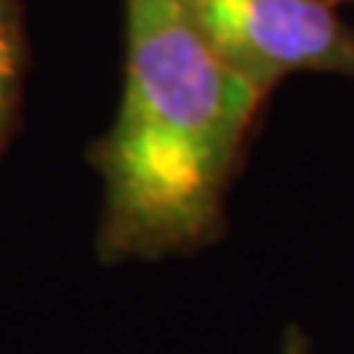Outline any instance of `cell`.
I'll list each match as a JSON object with an SVG mask.
<instances>
[{"label": "cell", "instance_id": "6da1fadb", "mask_svg": "<svg viewBox=\"0 0 354 354\" xmlns=\"http://www.w3.org/2000/svg\"><path fill=\"white\" fill-rule=\"evenodd\" d=\"M124 92L95 148L97 251L153 260L207 245L266 95L209 48L177 0H124Z\"/></svg>", "mask_w": 354, "mask_h": 354}, {"label": "cell", "instance_id": "7a4b0ae2", "mask_svg": "<svg viewBox=\"0 0 354 354\" xmlns=\"http://www.w3.org/2000/svg\"><path fill=\"white\" fill-rule=\"evenodd\" d=\"M239 77L269 95L292 74L354 77V32L325 0H177Z\"/></svg>", "mask_w": 354, "mask_h": 354}, {"label": "cell", "instance_id": "3957f363", "mask_svg": "<svg viewBox=\"0 0 354 354\" xmlns=\"http://www.w3.org/2000/svg\"><path fill=\"white\" fill-rule=\"evenodd\" d=\"M27 71L24 18L18 0H0V157L12 139Z\"/></svg>", "mask_w": 354, "mask_h": 354}, {"label": "cell", "instance_id": "277c9868", "mask_svg": "<svg viewBox=\"0 0 354 354\" xmlns=\"http://www.w3.org/2000/svg\"><path fill=\"white\" fill-rule=\"evenodd\" d=\"M325 3H330V6H339V3H354V0H325Z\"/></svg>", "mask_w": 354, "mask_h": 354}]
</instances>
